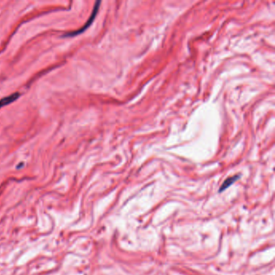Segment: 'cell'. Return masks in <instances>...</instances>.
Segmentation results:
<instances>
[{
	"label": "cell",
	"mask_w": 275,
	"mask_h": 275,
	"mask_svg": "<svg viewBox=\"0 0 275 275\" xmlns=\"http://www.w3.org/2000/svg\"><path fill=\"white\" fill-rule=\"evenodd\" d=\"M100 3H101V2H100L99 1H98V2H95V4H94V8H93V10H92V13H91V15H90V18L88 19V20L86 21V23H85V24H84L83 26L81 27V28H79L78 30H76V31L68 32V33L65 34V35H64V36H75V35H79V34H81L82 32H84L85 30L87 29L88 27H90V25L92 24V23L94 22L96 15H97V14H98Z\"/></svg>",
	"instance_id": "1"
},
{
	"label": "cell",
	"mask_w": 275,
	"mask_h": 275,
	"mask_svg": "<svg viewBox=\"0 0 275 275\" xmlns=\"http://www.w3.org/2000/svg\"><path fill=\"white\" fill-rule=\"evenodd\" d=\"M239 177H240V175H235V176H232V177L227 178V179L224 181V182L223 183L222 186L220 187V190H219V191H223V190L227 189V187H229L230 185H232V184H233Z\"/></svg>",
	"instance_id": "3"
},
{
	"label": "cell",
	"mask_w": 275,
	"mask_h": 275,
	"mask_svg": "<svg viewBox=\"0 0 275 275\" xmlns=\"http://www.w3.org/2000/svg\"><path fill=\"white\" fill-rule=\"evenodd\" d=\"M19 93H14V94H10V95L2 98V99L0 100V108L2 107V106H6V105L9 104L10 102L15 101V100L19 98Z\"/></svg>",
	"instance_id": "2"
}]
</instances>
